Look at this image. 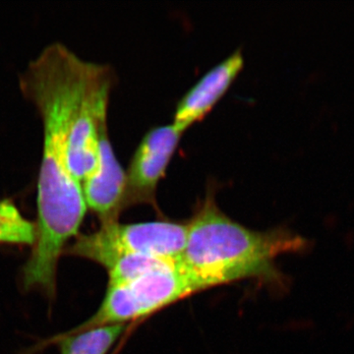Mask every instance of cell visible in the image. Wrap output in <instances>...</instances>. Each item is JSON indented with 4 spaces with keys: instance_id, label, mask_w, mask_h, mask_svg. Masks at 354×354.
I'll use <instances>...</instances> for the list:
<instances>
[{
    "instance_id": "8fae6325",
    "label": "cell",
    "mask_w": 354,
    "mask_h": 354,
    "mask_svg": "<svg viewBox=\"0 0 354 354\" xmlns=\"http://www.w3.org/2000/svg\"><path fill=\"white\" fill-rule=\"evenodd\" d=\"M178 259H167L149 255H130L114 262L106 271L109 285H120L138 278L151 270Z\"/></svg>"
},
{
    "instance_id": "9c48e42d",
    "label": "cell",
    "mask_w": 354,
    "mask_h": 354,
    "mask_svg": "<svg viewBox=\"0 0 354 354\" xmlns=\"http://www.w3.org/2000/svg\"><path fill=\"white\" fill-rule=\"evenodd\" d=\"M127 325L102 326L57 337L60 354H106L124 334Z\"/></svg>"
},
{
    "instance_id": "5b68a950",
    "label": "cell",
    "mask_w": 354,
    "mask_h": 354,
    "mask_svg": "<svg viewBox=\"0 0 354 354\" xmlns=\"http://www.w3.org/2000/svg\"><path fill=\"white\" fill-rule=\"evenodd\" d=\"M111 84L108 67L93 64L74 111L67 162L70 174L81 184L97 167L100 132L106 122Z\"/></svg>"
},
{
    "instance_id": "277c9868",
    "label": "cell",
    "mask_w": 354,
    "mask_h": 354,
    "mask_svg": "<svg viewBox=\"0 0 354 354\" xmlns=\"http://www.w3.org/2000/svg\"><path fill=\"white\" fill-rule=\"evenodd\" d=\"M196 292L178 260L171 261L127 283L109 285L94 315L68 333L102 326L127 325Z\"/></svg>"
},
{
    "instance_id": "3957f363",
    "label": "cell",
    "mask_w": 354,
    "mask_h": 354,
    "mask_svg": "<svg viewBox=\"0 0 354 354\" xmlns=\"http://www.w3.org/2000/svg\"><path fill=\"white\" fill-rule=\"evenodd\" d=\"M187 223L153 221L104 223L92 234L79 235L64 253L93 261L108 270L120 258L149 255L179 259L185 247Z\"/></svg>"
},
{
    "instance_id": "7a4b0ae2",
    "label": "cell",
    "mask_w": 354,
    "mask_h": 354,
    "mask_svg": "<svg viewBox=\"0 0 354 354\" xmlns=\"http://www.w3.org/2000/svg\"><path fill=\"white\" fill-rule=\"evenodd\" d=\"M187 223V237L179 264L197 292L243 279L281 285L276 259L298 252L302 237L286 228L251 230L223 213L212 191Z\"/></svg>"
},
{
    "instance_id": "6da1fadb",
    "label": "cell",
    "mask_w": 354,
    "mask_h": 354,
    "mask_svg": "<svg viewBox=\"0 0 354 354\" xmlns=\"http://www.w3.org/2000/svg\"><path fill=\"white\" fill-rule=\"evenodd\" d=\"M64 44L41 50L21 74L23 95L38 109L44 125L43 158L38 183L36 241L22 272L26 290L53 297L58 261L87 212L82 184L70 174L68 139L74 111L92 68Z\"/></svg>"
},
{
    "instance_id": "52a82bcc",
    "label": "cell",
    "mask_w": 354,
    "mask_h": 354,
    "mask_svg": "<svg viewBox=\"0 0 354 354\" xmlns=\"http://www.w3.org/2000/svg\"><path fill=\"white\" fill-rule=\"evenodd\" d=\"M87 208L104 223L118 221L127 209V171L114 155L109 142L106 122L100 132L97 167L82 183Z\"/></svg>"
},
{
    "instance_id": "8992f818",
    "label": "cell",
    "mask_w": 354,
    "mask_h": 354,
    "mask_svg": "<svg viewBox=\"0 0 354 354\" xmlns=\"http://www.w3.org/2000/svg\"><path fill=\"white\" fill-rule=\"evenodd\" d=\"M183 133L174 124L153 127L140 142L127 171V206H156L158 184L165 176Z\"/></svg>"
},
{
    "instance_id": "ba28073f",
    "label": "cell",
    "mask_w": 354,
    "mask_h": 354,
    "mask_svg": "<svg viewBox=\"0 0 354 354\" xmlns=\"http://www.w3.org/2000/svg\"><path fill=\"white\" fill-rule=\"evenodd\" d=\"M243 65V55L241 50H237L209 69L181 97L177 104L172 124L183 133L196 121L202 120L227 92Z\"/></svg>"
},
{
    "instance_id": "30bf717a",
    "label": "cell",
    "mask_w": 354,
    "mask_h": 354,
    "mask_svg": "<svg viewBox=\"0 0 354 354\" xmlns=\"http://www.w3.org/2000/svg\"><path fill=\"white\" fill-rule=\"evenodd\" d=\"M36 234V223L27 220L11 200L0 201V244L32 246Z\"/></svg>"
}]
</instances>
